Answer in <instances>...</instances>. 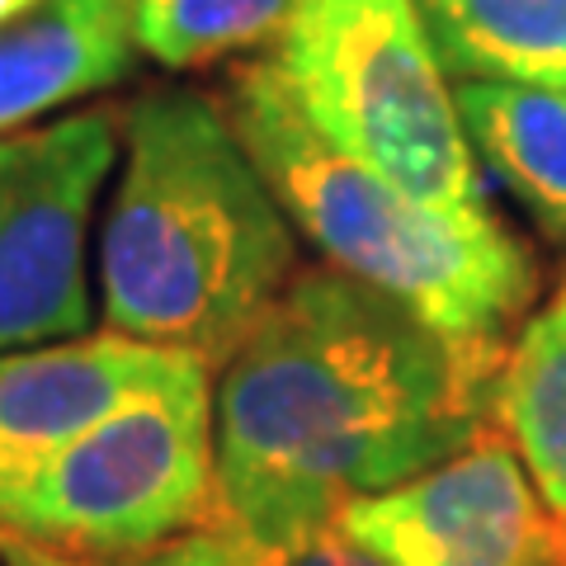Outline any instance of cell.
I'll list each match as a JSON object with an SVG mask.
<instances>
[{
    "instance_id": "1",
    "label": "cell",
    "mask_w": 566,
    "mask_h": 566,
    "mask_svg": "<svg viewBox=\"0 0 566 566\" xmlns=\"http://www.w3.org/2000/svg\"><path fill=\"white\" fill-rule=\"evenodd\" d=\"M501 364L331 264L303 270L212 374L218 528L279 543L430 472L491 424Z\"/></svg>"
},
{
    "instance_id": "2",
    "label": "cell",
    "mask_w": 566,
    "mask_h": 566,
    "mask_svg": "<svg viewBox=\"0 0 566 566\" xmlns=\"http://www.w3.org/2000/svg\"><path fill=\"white\" fill-rule=\"evenodd\" d=\"M297 255V227L227 99L156 85L123 109L95 241L104 331L218 368L303 274Z\"/></svg>"
},
{
    "instance_id": "3",
    "label": "cell",
    "mask_w": 566,
    "mask_h": 566,
    "mask_svg": "<svg viewBox=\"0 0 566 566\" xmlns=\"http://www.w3.org/2000/svg\"><path fill=\"white\" fill-rule=\"evenodd\" d=\"M227 114L331 270L368 283L458 349L501 364L538 297L534 251L495 208H439L322 137L255 52L227 71Z\"/></svg>"
},
{
    "instance_id": "4",
    "label": "cell",
    "mask_w": 566,
    "mask_h": 566,
    "mask_svg": "<svg viewBox=\"0 0 566 566\" xmlns=\"http://www.w3.org/2000/svg\"><path fill=\"white\" fill-rule=\"evenodd\" d=\"M283 91L354 161L439 208H486L476 151L416 0H297L264 52Z\"/></svg>"
},
{
    "instance_id": "5",
    "label": "cell",
    "mask_w": 566,
    "mask_h": 566,
    "mask_svg": "<svg viewBox=\"0 0 566 566\" xmlns=\"http://www.w3.org/2000/svg\"><path fill=\"white\" fill-rule=\"evenodd\" d=\"M212 368L189 354L0 495V538L123 557L218 528Z\"/></svg>"
},
{
    "instance_id": "6",
    "label": "cell",
    "mask_w": 566,
    "mask_h": 566,
    "mask_svg": "<svg viewBox=\"0 0 566 566\" xmlns=\"http://www.w3.org/2000/svg\"><path fill=\"white\" fill-rule=\"evenodd\" d=\"M118 151L109 104L0 137V354L95 331L91 232Z\"/></svg>"
},
{
    "instance_id": "7",
    "label": "cell",
    "mask_w": 566,
    "mask_h": 566,
    "mask_svg": "<svg viewBox=\"0 0 566 566\" xmlns=\"http://www.w3.org/2000/svg\"><path fill=\"white\" fill-rule=\"evenodd\" d=\"M340 528L387 566H553L562 538V520L495 424L411 482L349 501Z\"/></svg>"
},
{
    "instance_id": "8",
    "label": "cell",
    "mask_w": 566,
    "mask_h": 566,
    "mask_svg": "<svg viewBox=\"0 0 566 566\" xmlns=\"http://www.w3.org/2000/svg\"><path fill=\"white\" fill-rule=\"evenodd\" d=\"M180 359H189L185 349L137 345L114 331L0 354V495Z\"/></svg>"
},
{
    "instance_id": "9",
    "label": "cell",
    "mask_w": 566,
    "mask_h": 566,
    "mask_svg": "<svg viewBox=\"0 0 566 566\" xmlns=\"http://www.w3.org/2000/svg\"><path fill=\"white\" fill-rule=\"evenodd\" d=\"M137 52L133 0H48L0 24V137L128 81Z\"/></svg>"
},
{
    "instance_id": "10",
    "label": "cell",
    "mask_w": 566,
    "mask_h": 566,
    "mask_svg": "<svg viewBox=\"0 0 566 566\" xmlns=\"http://www.w3.org/2000/svg\"><path fill=\"white\" fill-rule=\"evenodd\" d=\"M468 142L495 180L566 241V91L520 81H458Z\"/></svg>"
},
{
    "instance_id": "11",
    "label": "cell",
    "mask_w": 566,
    "mask_h": 566,
    "mask_svg": "<svg viewBox=\"0 0 566 566\" xmlns=\"http://www.w3.org/2000/svg\"><path fill=\"white\" fill-rule=\"evenodd\" d=\"M491 424L515 444L547 510L566 520V283L510 340L491 387Z\"/></svg>"
},
{
    "instance_id": "12",
    "label": "cell",
    "mask_w": 566,
    "mask_h": 566,
    "mask_svg": "<svg viewBox=\"0 0 566 566\" xmlns=\"http://www.w3.org/2000/svg\"><path fill=\"white\" fill-rule=\"evenodd\" d=\"M449 76L566 91V0H416Z\"/></svg>"
},
{
    "instance_id": "13",
    "label": "cell",
    "mask_w": 566,
    "mask_h": 566,
    "mask_svg": "<svg viewBox=\"0 0 566 566\" xmlns=\"http://www.w3.org/2000/svg\"><path fill=\"white\" fill-rule=\"evenodd\" d=\"M293 10L297 0H133L137 48L170 71L270 52Z\"/></svg>"
},
{
    "instance_id": "14",
    "label": "cell",
    "mask_w": 566,
    "mask_h": 566,
    "mask_svg": "<svg viewBox=\"0 0 566 566\" xmlns=\"http://www.w3.org/2000/svg\"><path fill=\"white\" fill-rule=\"evenodd\" d=\"M0 566H232V543L222 528H199V534L170 538L147 553H123V557H66L48 553L33 543L0 538Z\"/></svg>"
},
{
    "instance_id": "15",
    "label": "cell",
    "mask_w": 566,
    "mask_h": 566,
    "mask_svg": "<svg viewBox=\"0 0 566 566\" xmlns=\"http://www.w3.org/2000/svg\"><path fill=\"white\" fill-rule=\"evenodd\" d=\"M227 543H232V566H387L374 547L345 534L340 520L279 543H251L232 534H227Z\"/></svg>"
},
{
    "instance_id": "16",
    "label": "cell",
    "mask_w": 566,
    "mask_h": 566,
    "mask_svg": "<svg viewBox=\"0 0 566 566\" xmlns=\"http://www.w3.org/2000/svg\"><path fill=\"white\" fill-rule=\"evenodd\" d=\"M48 6V0H0V24H14V20H24L29 10H39Z\"/></svg>"
},
{
    "instance_id": "17",
    "label": "cell",
    "mask_w": 566,
    "mask_h": 566,
    "mask_svg": "<svg viewBox=\"0 0 566 566\" xmlns=\"http://www.w3.org/2000/svg\"><path fill=\"white\" fill-rule=\"evenodd\" d=\"M553 566H566V520H562V538H557V557H553Z\"/></svg>"
}]
</instances>
